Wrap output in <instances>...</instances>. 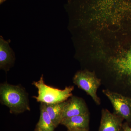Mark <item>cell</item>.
<instances>
[{"label": "cell", "instance_id": "cell-7", "mask_svg": "<svg viewBox=\"0 0 131 131\" xmlns=\"http://www.w3.org/2000/svg\"><path fill=\"white\" fill-rule=\"evenodd\" d=\"M123 119L107 109L102 111L100 125L98 131H120L122 129Z\"/></svg>", "mask_w": 131, "mask_h": 131}, {"label": "cell", "instance_id": "cell-13", "mask_svg": "<svg viewBox=\"0 0 131 131\" xmlns=\"http://www.w3.org/2000/svg\"><path fill=\"white\" fill-rule=\"evenodd\" d=\"M89 129H79V130H75L74 131H89Z\"/></svg>", "mask_w": 131, "mask_h": 131}, {"label": "cell", "instance_id": "cell-14", "mask_svg": "<svg viewBox=\"0 0 131 131\" xmlns=\"http://www.w3.org/2000/svg\"><path fill=\"white\" fill-rule=\"evenodd\" d=\"M5 1H6V0H0V3H1V4L2 3L4 2Z\"/></svg>", "mask_w": 131, "mask_h": 131}, {"label": "cell", "instance_id": "cell-12", "mask_svg": "<svg viewBox=\"0 0 131 131\" xmlns=\"http://www.w3.org/2000/svg\"><path fill=\"white\" fill-rule=\"evenodd\" d=\"M122 129L123 131H131V127L127 124H125L122 125Z\"/></svg>", "mask_w": 131, "mask_h": 131}, {"label": "cell", "instance_id": "cell-2", "mask_svg": "<svg viewBox=\"0 0 131 131\" xmlns=\"http://www.w3.org/2000/svg\"><path fill=\"white\" fill-rule=\"evenodd\" d=\"M32 84L38 89V96L33 97L38 102L46 104L61 103L73 96L72 92L74 86L66 87L63 90L49 86L45 84L43 75L39 81H34Z\"/></svg>", "mask_w": 131, "mask_h": 131}, {"label": "cell", "instance_id": "cell-5", "mask_svg": "<svg viewBox=\"0 0 131 131\" xmlns=\"http://www.w3.org/2000/svg\"><path fill=\"white\" fill-rule=\"evenodd\" d=\"M118 79L126 78L131 83V50L123 56L110 60Z\"/></svg>", "mask_w": 131, "mask_h": 131}, {"label": "cell", "instance_id": "cell-11", "mask_svg": "<svg viewBox=\"0 0 131 131\" xmlns=\"http://www.w3.org/2000/svg\"><path fill=\"white\" fill-rule=\"evenodd\" d=\"M37 126L38 128H39L42 131H54L56 128L42 103L40 106V118Z\"/></svg>", "mask_w": 131, "mask_h": 131}, {"label": "cell", "instance_id": "cell-8", "mask_svg": "<svg viewBox=\"0 0 131 131\" xmlns=\"http://www.w3.org/2000/svg\"><path fill=\"white\" fill-rule=\"evenodd\" d=\"M10 41H7L2 36L0 37V68L6 72L13 65L15 55L10 47Z\"/></svg>", "mask_w": 131, "mask_h": 131}, {"label": "cell", "instance_id": "cell-1", "mask_svg": "<svg viewBox=\"0 0 131 131\" xmlns=\"http://www.w3.org/2000/svg\"><path fill=\"white\" fill-rule=\"evenodd\" d=\"M0 97L1 103L9 108L12 113H20L30 110L27 94L20 86L7 83L1 84Z\"/></svg>", "mask_w": 131, "mask_h": 131}, {"label": "cell", "instance_id": "cell-9", "mask_svg": "<svg viewBox=\"0 0 131 131\" xmlns=\"http://www.w3.org/2000/svg\"><path fill=\"white\" fill-rule=\"evenodd\" d=\"M89 115L87 114L64 119L61 124L65 126L69 131H74L79 129H89Z\"/></svg>", "mask_w": 131, "mask_h": 131}, {"label": "cell", "instance_id": "cell-16", "mask_svg": "<svg viewBox=\"0 0 131 131\" xmlns=\"http://www.w3.org/2000/svg\"><path fill=\"white\" fill-rule=\"evenodd\" d=\"M120 131H123V130H122V129H121V130Z\"/></svg>", "mask_w": 131, "mask_h": 131}, {"label": "cell", "instance_id": "cell-4", "mask_svg": "<svg viewBox=\"0 0 131 131\" xmlns=\"http://www.w3.org/2000/svg\"><path fill=\"white\" fill-rule=\"evenodd\" d=\"M113 107L115 114L127 121H131V99L108 90H103Z\"/></svg>", "mask_w": 131, "mask_h": 131}, {"label": "cell", "instance_id": "cell-10", "mask_svg": "<svg viewBox=\"0 0 131 131\" xmlns=\"http://www.w3.org/2000/svg\"><path fill=\"white\" fill-rule=\"evenodd\" d=\"M48 113L51 120L56 127L62 121V116L66 101L61 103L46 104L41 103Z\"/></svg>", "mask_w": 131, "mask_h": 131}, {"label": "cell", "instance_id": "cell-15", "mask_svg": "<svg viewBox=\"0 0 131 131\" xmlns=\"http://www.w3.org/2000/svg\"><path fill=\"white\" fill-rule=\"evenodd\" d=\"M37 131H42V130H40V129H39V128H37Z\"/></svg>", "mask_w": 131, "mask_h": 131}, {"label": "cell", "instance_id": "cell-6", "mask_svg": "<svg viewBox=\"0 0 131 131\" xmlns=\"http://www.w3.org/2000/svg\"><path fill=\"white\" fill-rule=\"evenodd\" d=\"M87 114H89L88 110L84 100L72 96L69 100L66 101L62 114V120L66 118Z\"/></svg>", "mask_w": 131, "mask_h": 131}, {"label": "cell", "instance_id": "cell-3", "mask_svg": "<svg viewBox=\"0 0 131 131\" xmlns=\"http://www.w3.org/2000/svg\"><path fill=\"white\" fill-rule=\"evenodd\" d=\"M73 80L75 85L89 95L97 105H100V100L96 93L101 85V80L94 73L88 71H79L75 74Z\"/></svg>", "mask_w": 131, "mask_h": 131}]
</instances>
